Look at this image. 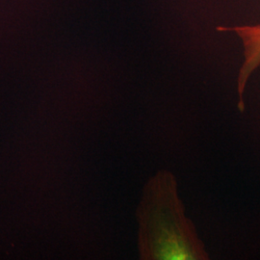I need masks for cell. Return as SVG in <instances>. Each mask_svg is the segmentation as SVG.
I'll return each instance as SVG.
<instances>
[{
    "mask_svg": "<svg viewBox=\"0 0 260 260\" xmlns=\"http://www.w3.org/2000/svg\"><path fill=\"white\" fill-rule=\"evenodd\" d=\"M140 257L145 260H205L208 255L177 195L169 172L150 178L136 212Z\"/></svg>",
    "mask_w": 260,
    "mask_h": 260,
    "instance_id": "6da1fadb",
    "label": "cell"
},
{
    "mask_svg": "<svg viewBox=\"0 0 260 260\" xmlns=\"http://www.w3.org/2000/svg\"><path fill=\"white\" fill-rule=\"evenodd\" d=\"M217 31L233 32L240 38L243 47V63L237 76V93L239 95L238 108L244 111V93L249 79L260 67V23L237 26H218Z\"/></svg>",
    "mask_w": 260,
    "mask_h": 260,
    "instance_id": "7a4b0ae2",
    "label": "cell"
}]
</instances>
